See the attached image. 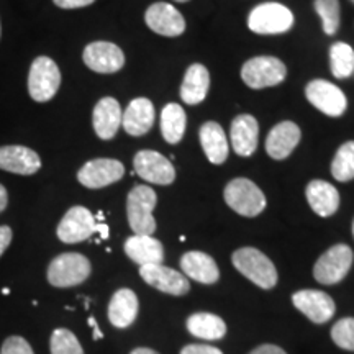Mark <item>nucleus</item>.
Wrapping results in <instances>:
<instances>
[{
  "instance_id": "f257e3e1",
  "label": "nucleus",
  "mask_w": 354,
  "mask_h": 354,
  "mask_svg": "<svg viewBox=\"0 0 354 354\" xmlns=\"http://www.w3.org/2000/svg\"><path fill=\"white\" fill-rule=\"evenodd\" d=\"M233 266L261 289H272L277 284V271L272 261L256 248H240L232 256Z\"/></svg>"
},
{
  "instance_id": "f03ea898",
  "label": "nucleus",
  "mask_w": 354,
  "mask_h": 354,
  "mask_svg": "<svg viewBox=\"0 0 354 354\" xmlns=\"http://www.w3.org/2000/svg\"><path fill=\"white\" fill-rule=\"evenodd\" d=\"M156 192L148 185H136L131 189L127 198V215L130 228L135 234H148L151 236L156 230V220L153 210L156 207Z\"/></svg>"
},
{
  "instance_id": "7ed1b4c3",
  "label": "nucleus",
  "mask_w": 354,
  "mask_h": 354,
  "mask_svg": "<svg viewBox=\"0 0 354 354\" xmlns=\"http://www.w3.org/2000/svg\"><path fill=\"white\" fill-rule=\"evenodd\" d=\"M92 266L86 256L79 253H64L56 256L48 266V282L53 287H74L82 284L91 276Z\"/></svg>"
},
{
  "instance_id": "20e7f679",
  "label": "nucleus",
  "mask_w": 354,
  "mask_h": 354,
  "mask_svg": "<svg viewBox=\"0 0 354 354\" xmlns=\"http://www.w3.org/2000/svg\"><path fill=\"white\" fill-rule=\"evenodd\" d=\"M230 209L243 216H256L266 209V197L253 180L238 177L228 183L223 192Z\"/></svg>"
},
{
  "instance_id": "39448f33",
  "label": "nucleus",
  "mask_w": 354,
  "mask_h": 354,
  "mask_svg": "<svg viewBox=\"0 0 354 354\" xmlns=\"http://www.w3.org/2000/svg\"><path fill=\"white\" fill-rule=\"evenodd\" d=\"M294 25V13L282 3H261L251 10L248 26L258 35H279L289 32Z\"/></svg>"
},
{
  "instance_id": "423d86ee",
  "label": "nucleus",
  "mask_w": 354,
  "mask_h": 354,
  "mask_svg": "<svg viewBox=\"0 0 354 354\" xmlns=\"http://www.w3.org/2000/svg\"><path fill=\"white\" fill-rule=\"evenodd\" d=\"M61 86L59 68L51 57L39 56L33 61L28 74V92L35 102H48Z\"/></svg>"
},
{
  "instance_id": "0eeeda50",
  "label": "nucleus",
  "mask_w": 354,
  "mask_h": 354,
  "mask_svg": "<svg viewBox=\"0 0 354 354\" xmlns=\"http://www.w3.org/2000/svg\"><path fill=\"white\" fill-rule=\"evenodd\" d=\"M287 76L286 64L272 56H258L246 61L241 69V77L248 87L264 88L277 86Z\"/></svg>"
},
{
  "instance_id": "6e6552de",
  "label": "nucleus",
  "mask_w": 354,
  "mask_h": 354,
  "mask_svg": "<svg viewBox=\"0 0 354 354\" xmlns=\"http://www.w3.org/2000/svg\"><path fill=\"white\" fill-rule=\"evenodd\" d=\"M353 264V251L346 245L331 246L323 253L313 268V277L320 284L333 286L342 282Z\"/></svg>"
},
{
  "instance_id": "1a4fd4ad",
  "label": "nucleus",
  "mask_w": 354,
  "mask_h": 354,
  "mask_svg": "<svg viewBox=\"0 0 354 354\" xmlns=\"http://www.w3.org/2000/svg\"><path fill=\"white\" fill-rule=\"evenodd\" d=\"M305 95L313 107L328 117H339L348 107L346 95L343 94L342 88L323 79L308 82V86L305 87Z\"/></svg>"
},
{
  "instance_id": "9d476101",
  "label": "nucleus",
  "mask_w": 354,
  "mask_h": 354,
  "mask_svg": "<svg viewBox=\"0 0 354 354\" xmlns=\"http://www.w3.org/2000/svg\"><path fill=\"white\" fill-rule=\"evenodd\" d=\"M97 230V220L86 207H73L57 225V238L68 245L86 241Z\"/></svg>"
},
{
  "instance_id": "9b49d317",
  "label": "nucleus",
  "mask_w": 354,
  "mask_h": 354,
  "mask_svg": "<svg viewBox=\"0 0 354 354\" xmlns=\"http://www.w3.org/2000/svg\"><path fill=\"white\" fill-rule=\"evenodd\" d=\"M135 172L146 183L158 185H169L176 179V169L169 159L162 156L161 153L151 151V149H143L136 153L133 159Z\"/></svg>"
},
{
  "instance_id": "f8f14e48",
  "label": "nucleus",
  "mask_w": 354,
  "mask_h": 354,
  "mask_svg": "<svg viewBox=\"0 0 354 354\" xmlns=\"http://www.w3.org/2000/svg\"><path fill=\"white\" fill-rule=\"evenodd\" d=\"M125 174V167L117 159L99 158L84 165L77 172V179L87 189H102L118 183Z\"/></svg>"
},
{
  "instance_id": "ddd939ff",
  "label": "nucleus",
  "mask_w": 354,
  "mask_h": 354,
  "mask_svg": "<svg viewBox=\"0 0 354 354\" xmlns=\"http://www.w3.org/2000/svg\"><path fill=\"white\" fill-rule=\"evenodd\" d=\"M292 304H294L295 308L300 310L310 322L317 323V325H322V323L331 320V317H333L336 312L335 300L322 290L305 289L295 292V294L292 295Z\"/></svg>"
},
{
  "instance_id": "4468645a",
  "label": "nucleus",
  "mask_w": 354,
  "mask_h": 354,
  "mask_svg": "<svg viewBox=\"0 0 354 354\" xmlns=\"http://www.w3.org/2000/svg\"><path fill=\"white\" fill-rule=\"evenodd\" d=\"M84 63L88 69L100 74H113L125 64V55L117 44L109 41H94L84 50Z\"/></svg>"
},
{
  "instance_id": "2eb2a0df",
  "label": "nucleus",
  "mask_w": 354,
  "mask_h": 354,
  "mask_svg": "<svg viewBox=\"0 0 354 354\" xmlns=\"http://www.w3.org/2000/svg\"><path fill=\"white\" fill-rule=\"evenodd\" d=\"M140 276L148 286L169 295H185L190 290V284L184 274L166 268L162 264L141 266Z\"/></svg>"
},
{
  "instance_id": "dca6fc26",
  "label": "nucleus",
  "mask_w": 354,
  "mask_h": 354,
  "mask_svg": "<svg viewBox=\"0 0 354 354\" xmlns=\"http://www.w3.org/2000/svg\"><path fill=\"white\" fill-rule=\"evenodd\" d=\"M145 21L154 33L162 37H179L185 30V20L180 12L166 2L153 3L145 13Z\"/></svg>"
},
{
  "instance_id": "f3484780",
  "label": "nucleus",
  "mask_w": 354,
  "mask_h": 354,
  "mask_svg": "<svg viewBox=\"0 0 354 354\" xmlns=\"http://www.w3.org/2000/svg\"><path fill=\"white\" fill-rule=\"evenodd\" d=\"M41 167V159L26 146H2L0 148V169L20 176H32Z\"/></svg>"
},
{
  "instance_id": "a211bd4d",
  "label": "nucleus",
  "mask_w": 354,
  "mask_h": 354,
  "mask_svg": "<svg viewBox=\"0 0 354 354\" xmlns=\"http://www.w3.org/2000/svg\"><path fill=\"white\" fill-rule=\"evenodd\" d=\"M232 146L238 156H251L258 148L259 125L253 115H238L232 123Z\"/></svg>"
},
{
  "instance_id": "6ab92c4d",
  "label": "nucleus",
  "mask_w": 354,
  "mask_h": 354,
  "mask_svg": "<svg viewBox=\"0 0 354 354\" xmlns=\"http://www.w3.org/2000/svg\"><path fill=\"white\" fill-rule=\"evenodd\" d=\"M122 107L118 100L113 97H104L97 102L94 113H92V122H94V130L100 140H112L117 135L118 128L122 127Z\"/></svg>"
},
{
  "instance_id": "aec40b11",
  "label": "nucleus",
  "mask_w": 354,
  "mask_h": 354,
  "mask_svg": "<svg viewBox=\"0 0 354 354\" xmlns=\"http://www.w3.org/2000/svg\"><path fill=\"white\" fill-rule=\"evenodd\" d=\"M300 141V128L294 122H282L269 131L266 140V151L272 159H286L290 156Z\"/></svg>"
},
{
  "instance_id": "412c9836",
  "label": "nucleus",
  "mask_w": 354,
  "mask_h": 354,
  "mask_svg": "<svg viewBox=\"0 0 354 354\" xmlns=\"http://www.w3.org/2000/svg\"><path fill=\"white\" fill-rule=\"evenodd\" d=\"M125 253L133 263L141 266L162 264L165 248L161 241L148 234H133L125 241Z\"/></svg>"
},
{
  "instance_id": "4be33fe9",
  "label": "nucleus",
  "mask_w": 354,
  "mask_h": 354,
  "mask_svg": "<svg viewBox=\"0 0 354 354\" xmlns=\"http://www.w3.org/2000/svg\"><path fill=\"white\" fill-rule=\"evenodd\" d=\"M154 105L151 100L140 97L130 102L122 117V127L131 136H143L153 128Z\"/></svg>"
},
{
  "instance_id": "5701e85b",
  "label": "nucleus",
  "mask_w": 354,
  "mask_h": 354,
  "mask_svg": "<svg viewBox=\"0 0 354 354\" xmlns=\"http://www.w3.org/2000/svg\"><path fill=\"white\" fill-rule=\"evenodd\" d=\"M180 269L184 274L201 284H215L220 279L218 266L214 258L202 251H189L180 258Z\"/></svg>"
},
{
  "instance_id": "b1692460",
  "label": "nucleus",
  "mask_w": 354,
  "mask_h": 354,
  "mask_svg": "<svg viewBox=\"0 0 354 354\" xmlns=\"http://www.w3.org/2000/svg\"><path fill=\"white\" fill-rule=\"evenodd\" d=\"M138 297L130 289H120L109 304V320L117 328H128L138 315Z\"/></svg>"
},
{
  "instance_id": "393cba45",
  "label": "nucleus",
  "mask_w": 354,
  "mask_h": 354,
  "mask_svg": "<svg viewBox=\"0 0 354 354\" xmlns=\"http://www.w3.org/2000/svg\"><path fill=\"white\" fill-rule=\"evenodd\" d=\"M305 196H307L312 210L320 216H331L336 214L339 207L338 190H336L335 185L325 183V180H312L307 185Z\"/></svg>"
},
{
  "instance_id": "a878e982",
  "label": "nucleus",
  "mask_w": 354,
  "mask_h": 354,
  "mask_svg": "<svg viewBox=\"0 0 354 354\" xmlns=\"http://www.w3.org/2000/svg\"><path fill=\"white\" fill-rule=\"evenodd\" d=\"M210 87V74L203 64H192L185 71L180 86V99L189 105H197L205 100Z\"/></svg>"
},
{
  "instance_id": "bb28decb",
  "label": "nucleus",
  "mask_w": 354,
  "mask_h": 354,
  "mask_svg": "<svg viewBox=\"0 0 354 354\" xmlns=\"http://www.w3.org/2000/svg\"><path fill=\"white\" fill-rule=\"evenodd\" d=\"M201 145L214 165H223L228 158V141L223 128L216 122H207L201 128Z\"/></svg>"
},
{
  "instance_id": "cd10ccee",
  "label": "nucleus",
  "mask_w": 354,
  "mask_h": 354,
  "mask_svg": "<svg viewBox=\"0 0 354 354\" xmlns=\"http://www.w3.org/2000/svg\"><path fill=\"white\" fill-rule=\"evenodd\" d=\"M187 330L190 335L201 339H221L227 335V325L218 315L207 312L194 313L187 318Z\"/></svg>"
},
{
  "instance_id": "c85d7f7f",
  "label": "nucleus",
  "mask_w": 354,
  "mask_h": 354,
  "mask_svg": "<svg viewBox=\"0 0 354 354\" xmlns=\"http://www.w3.org/2000/svg\"><path fill=\"white\" fill-rule=\"evenodd\" d=\"M184 109L179 104H167L161 112V133L169 145H177L183 140L185 131Z\"/></svg>"
},
{
  "instance_id": "c756f323",
  "label": "nucleus",
  "mask_w": 354,
  "mask_h": 354,
  "mask_svg": "<svg viewBox=\"0 0 354 354\" xmlns=\"http://www.w3.org/2000/svg\"><path fill=\"white\" fill-rule=\"evenodd\" d=\"M331 73L336 79H346L354 74V50L346 43H335L330 48Z\"/></svg>"
},
{
  "instance_id": "7c9ffc66",
  "label": "nucleus",
  "mask_w": 354,
  "mask_h": 354,
  "mask_svg": "<svg viewBox=\"0 0 354 354\" xmlns=\"http://www.w3.org/2000/svg\"><path fill=\"white\" fill-rule=\"evenodd\" d=\"M331 174L339 183H348L354 179V141H348L336 151L331 162Z\"/></svg>"
},
{
  "instance_id": "2f4dec72",
  "label": "nucleus",
  "mask_w": 354,
  "mask_h": 354,
  "mask_svg": "<svg viewBox=\"0 0 354 354\" xmlns=\"http://www.w3.org/2000/svg\"><path fill=\"white\" fill-rule=\"evenodd\" d=\"M51 354H84L81 343L73 331L57 328L51 335Z\"/></svg>"
},
{
  "instance_id": "473e14b6",
  "label": "nucleus",
  "mask_w": 354,
  "mask_h": 354,
  "mask_svg": "<svg viewBox=\"0 0 354 354\" xmlns=\"http://www.w3.org/2000/svg\"><path fill=\"white\" fill-rule=\"evenodd\" d=\"M315 10L320 15L323 32L335 35L339 28V2L338 0H315Z\"/></svg>"
},
{
  "instance_id": "72a5a7b5",
  "label": "nucleus",
  "mask_w": 354,
  "mask_h": 354,
  "mask_svg": "<svg viewBox=\"0 0 354 354\" xmlns=\"http://www.w3.org/2000/svg\"><path fill=\"white\" fill-rule=\"evenodd\" d=\"M331 339L336 346L346 349V351H354V318H342L335 323L331 328Z\"/></svg>"
},
{
  "instance_id": "f704fd0d",
  "label": "nucleus",
  "mask_w": 354,
  "mask_h": 354,
  "mask_svg": "<svg viewBox=\"0 0 354 354\" xmlns=\"http://www.w3.org/2000/svg\"><path fill=\"white\" fill-rule=\"evenodd\" d=\"M0 354H35L30 343L21 336H10L3 342Z\"/></svg>"
},
{
  "instance_id": "c9c22d12",
  "label": "nucleus",
  "mask_w": 354,
  "mask_h": 354,
  "mask_svg": "<svg viewBox=\"0 0 354 354\" xmlns=\"http://www.w3.org/2000/svg\"><path fill=\"white\" fill-rule=\"evenodd\" d=\"M180 354H223L218 348L209 344H187L180 349Z\"/></svg>"
},
{
  "instance_id": "e433bc0d",
  "label": "nucleus",
  "mask_w": 354,
  "mask_h": 354,
  "mask_svg": "<svg viewBox=\"0 0 354 354\" xmlns=\"http://www.w3.org/2000/svg\"><path fill=\"white\" fill-rule=\"evenodd\" d=\"M59 8H66V10H71V8H82L94 3L95 0H53Z\"/></svg>"
},
{
  "instance_id": "4c0bfd02",
  "label": "nucleus",
  "mask_w": 354,
  "mask_h": 354,
  "mask_svg": "<svg viewBox=\"0 0 354 354\" xmlns=\"http://www.w3.org/2000/svg\"><path fill=\"white\" fill-rule=\"evenodd\" d=\"M13 233L10 227H0V256L6 253L8 245L12 243Z\"/></svg>"
},
{
  "instance_id": "58836bf2",
  "label": "nucleus",
  "mask_w": 354,
  "mask_h": 354,
  "mask_svg": "<svg viewBox=\"0 0 354 354\" xmlns=\"http://www.w3.org/2000/svg\"><path fill=\"white\" fill-rule=\"evenodd\" d=\"M250 354H287L284 349L276 346V344H261L256 349H253Z\"/></svg>"
},
{
  "instance_id": "ea45409f",
  "label": "nucleus",
  "mask_w": 354,
  "mask_h": 354,
  "mask_svg": "<svg viewBox=\"0 0 354 354\" xmlns=\"http://www.w3.org/2000/svg\"><path fill=\"white\" fill-rule=\"evenodd\" d=\"M7 203H8V196H7V190L0 184V214L7 209Z\"/></svg>"
},
{
  "instance_id": "a19ab883",
  "label": "nucleus",
  "mask_w": 354,
  "mask_h": 354,
  "mask_svg": "<svg viewBox=\"0 0 354 354\" xmlns=\"http://www.w3.org/2000/svg\"><path fill=\"white\" fill-rule=\"evenodd\" d=\"M88 325H91L92 330H94V339H100L102 336H104V335H102V331L99 328V325H97L94 317H88Z\"/></svg>"
},
{
  "instance_id": "79ce46f5",
  "label": "nucleus",
  "mask_w": 354,
  "mask_h": 354,
  "mask_svg": "<svg viewBox=\"0 0 354 354\" xmlns=\"http://www.w3.org/2000/svg\"><path fill=\"white\" fill-rule=\"evenodd\" d=\"M95 232H99L100 236L104 238V240H107V238H109V227L105 223H97Z\"/></svg>"
},
{
  "instance_id": "37998d69",
  "label": "nucleus",
  "mask_w": 354,
  "mask_h": 354,
  "mask_svg": "<svg viewBox=\"0 0 354 354\" xmlns=\"http://www.w3.org/2000/svg\"><path fill=\"white\" fill-rule=\"evenodd\" d=\"M130 354H159V353H156L154 349H149V348H136V349H133Z\"/></svg>"
},
{
  "instance_id": "c03bdc74",
  "label": "nucleus",
  "mask_w": 354,
  "mask_h": 354,
  "mask_svg": "<svg viewBox=\"0 0 354 354\" xmlns=\"http://www.w3.org/2000/svg\"><path fill=\"white\" fill-rule=\"evenodd\" d=\"M2 294H3V295H8V294H10V290H8V289H2Z\"/></svg>"
},
{
  "instance_id": "a18cd8bd",
  "label": "nucleus",
  "mask_w": 354,
  "mask_h": 354,
  "mask_svg": "<svg viewBox=\"0 0 354 354\" xmlns=\"http://www.w3.org/2000/svg\"><path fill=\"white\" fill-rule=\"evenodd\" d=\"M176 2H189V0H176Z\"/></svg>"
},
{
  "instance_id": "49530a36",
  "label": "nucleus",
  "mask_w": 354,
  "mask_h": 354,
  "mask_svg": "<svg viewBox=\"0 0 354 354\" xmlns=\"http://www.w3.org/2000/svg\"><path fill=\"white\" fill-rule=\"evenodd\" d=\"M353 234H354V223H353Z\"/></svg>"
},
{
  "instance_id": "de8ad7c7",
  "label": "nucleus",
  "mask_w": 354,
  "mask_h": 354,
  "mask_svg": "<svg viewBox=\"0 0 354 354\" xmlns=\"http://www.w3.org/2000/svg\"><path fill=\"white\" fill-rule=\"evenodd\" d=\"M0 33H2V26H0Z\"/></svg>"
},
{
  "instance_id": "09e8293b",
  "label": "nucleus",
  "mask_w": 354,
  "mask_h": 354,
  "mask_svg": "<svg viewBox=\"0 0 354 354\" xmlns=\"http://www.w3.org/2000/svg\"><path fill=\"white\" fill-rule=\"evenodd\" d=\"M351 2H353V3H354V0H351Z\"/></svg>"
}]
</instances>
